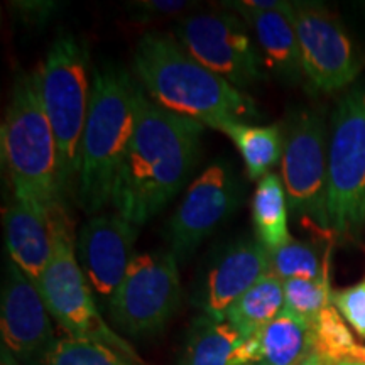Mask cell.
<instances>
[{
  "label": "cell",
  "instance_id": "cb8c5ba5",
  "mask_svg": "<svg viewBox=\"0 0 365 365\" xmlns=\"http://www.w3.org/2000/svg\"><path fill=\"white\" fill-rule=\"evenodd\" d=\"M43 365H144V362L132 360L98 341L65 336L56 339Z\"/></svg>",
  "mask_w": 365,
  "mask_h": 365
},
{
  "label": "cell",
  "instance_id": "ffe728a7",
  "mask_svg": "<svg viewBox=\"0 0 365 365\" xmlns=\"http://www.w3.org/2000/svg\"><path fill=\"white\" fill-rule=\"evenodd\" d=\"M284 312V286L272 271L232 304L225 319L244 339L259 335Z\"/></svg>",
  "mask_w": 365,
  "mask_h": 365
},
{
  "label": "cell",
  "instance_id": "3957f363",
  "mask_svg": "<svg viewBox=\"0 0 365 365\" xmlns=\"http://www.w3.org/2000/svg\"><path fill=\"white\" fill-rule=\"evenodd\" d=\"M137 90L134 78L117 66L97 70L91 80L75 188L80 207L91 215L112 205L118 173L134 135Z\"/></svg>",
  "mask_w": 365,
  "mask_h": 365
},
{
  "label": "cell",
  "instance_id": "484cf974",
  "mask_svg": "<svg viewBox=\"0 0 365 365\" xmlns=\"http://www.w3.org/2000/svg\"><path fill=\"white\" fill-rule=\"evenodd\" d=\"M312 331L313 352L325 355L331 360L349 359L359 346L352 331L346 327V322L333 304L319 313L318 319L313 323Z\"/></svg>",
  "mask_w": 365,
  "mask_h": 365
},
{
  "label": "cell",
  "instance_id": "9a60e30c",
  "mask_svg": "<svg viewBox=\"0 0 365 365\" xmlns=\"http://www.w3.org/2000/svg\"><path fill=\"white\" fill-rule=\"evenodd\" d=\"M271 272V252L257 239H240L218 250L200 287V307L205 314L225 319L240 296Z\"/></svg>",
  "mask_w": 365,
  "mask_h": 365
},
{
  "label": "cell",
  "instance_id": "4fadbf2b",
  "mask_svg": "<svg viewBox=\"0 0 365 365\" xmlns=\"http://www.w3.org/2000/svg\"><path fill=\"white\" fill-rule=\"evenodd\" d=\"M2 346L22 365H43L56 341L51 313L33 279L12 261L6 267L0 308Z\"/></svg>",
  "mask_w": 365,
  "mask_h": 365
},
{
  "label": "cell",
  "instance_id": "ba28073f",
  "mask_svg": "<svg viewBox=\"0 0 365 365\" xmlns=\"http://www.w3.org/2000/svg\"><path fill=\"white\" fill-rule=\"evenodd\" d=\"M281 180L293 215L309 232L333 239L328 220V140L325 117L303 108L284 129Z\"/></svg>",
  "mask_w": 365,
  "mask_h": 365
},
{
  "label": "cell",
  "instance_id": "83f0119b",
  "mask_svg": "<svg viewBox=\"0 0 365 365\" xmlns=\"http://www.w3.org/2000/svg\"><path fill=\"white\" fill-rule=\"evenodd\" d=\"M191 2L185 0H139L129 4L130 11L135 14V19L150 21L156 17H173L185 12Z\"/></svg>",
  "mask_w": 365,
  "mask_h": 365
},
{
  "label": "cell",
  "instance_id": "8992f818",
  "mask_svg": "<svg viewBox=\"0 0 365 365\" xmlns=\"http://www.w3.org/2000/svg\"><path fill=\"white\" fill-rule=\"evenodd\" d=\"M51 220L53 255L36 282L51 318L56 319L68 336L98 341L143 362L134 349L103 322L90 282L76 257V237L63 203L51 208Z\"/></svg>",
  "mask_w": 365,
  "mask_h": 365
},
{
  "label": "cell",
  "instance_id": "44dd1931",
  "mask_svg": "<svg viewBox=\"0 0 365 365\" xmlns=\"http://www.w3.org/2000/svg\"><path fill=\"white\" fill-rule=\"evenodd\" d=\"M287 196L279 175L271 173L257 181L252 198V223L255 239L274 252L293 237L287 228Z\"/></svg>",
  "mask_w": 365,
  "mask_h": 365
},
{
  "label": "cell",
  "instance_id": "e0dca14e",
  "mask_svg": "<svg viewBox=\"0 0 365 365\" xmlns=\"http://www.w3.org/2000/svg\"><path fill=\"white\" fill-rule=\"evenodd\" d=\"M225 6L252 27L266 70L286 83H296L303 76V66L293 21L294 2H282L271 11L247 7L244 2H225Z\"/></svg>",
  "mask_w": 365,
  "mask_h": 365
},
{
  "label": "cell",
  "instance_id": "5bb4252c",
  "mask_svg": "<svg viewBox=\"0 0 365 365\" xmlns=\"http://www.w3.org/2000/svg\"><path fill=\"white\" fill-rule=\"evenodd\" d=\"M139 227L118 213L91 217L76 235V257L95 296L110 301L135 257Z\"/></svg>",
  "mask_w": 365,
  "mask_h": 365
},
{
  "label": "cell",
  "instance_id": "6da1fadb",
  "mask_svg": "<svg viewBox=\"0 0 365 365\" xmlns=\"http://www.w3.org/2000/svg\"><path fill=\"white\" fill-rule=\"evenodd\" d=\"M205 125L154 103L137 90L135 127L113 188L112 207L140 227L182 190L202 153Z\"/></svg>",
  "mask_w": 365,
  "mask_h": 365
},
{
  "label": "cell",
  "instance_id": "9c48e42d",
  "mask_svg": "<svg viewBox=\"0 0 365 365\" xmlns=\"http://www.w3.org/2000/svg\"><path fill=\"white\" fill-rule=\"evenodd\" d=\"M178 259L171 250L137 254L108 301L112 322L130 336H148L166 327L180 307Z\"/></svg>",
  "mask_w": 365,
  "mask_h": 365
},
{
  "label": "cell",
  "instance_id": "52a82bcc",
  "mask_svg": "<svg viewBox=\"0 0 365 365\" xmlns=\"http://www.w3.org/2000/svg\"><path fill=\"white\" fill-rule=\"evenodd\" d=\"M328 220L333 239H357L365 225V85L350 88L331 115Z\"/></svg>",
  "mask_w": 365,
  "mask_h": 365
},
{
  "label": "cell",
  "instance_id": "603a6c76",
  "mask_svg": "<svg viewBox=\"0 0 365 365\" xmlns=\"http://www.w3.org/2000/svg\"><path fill=\"white\" fill-rule=\"evenodd\" d=\"M271 271L281 281L330 277V249L322 255L312 242L291 239L271 252Z\"/></svg>",
  "mask_w": 365,
  "mask_h": 365
},
{
  "label": "cell",
  "instance_id": "f546056e",
  "mask_svg": "<svg viewBox=\"0 0 365 365\" xmlns=\"http://www.w3.org/2000/svg\"><path fill=\"white\" fill-rule=\"evenodd\" d=\"M299 365H335V360L328 359V357H325V355L312 352Z\"/></svg>",
  "mask_w": 365,
  "mask_h": 365
},
{
  "label": "cell",
  "instance_id": "8fae6325",
  "mask_svg": "<svg viewBox=\"0 0 365 365\" xmlns=\"http://www.w3.org/2000/svg\"><path fill=\"white\" fill-rule=\"evenodd\" d=\"M244 198V188L230 163L218 159L182 195L168 223L170 250L178 262L186 261L215 228L227 220Z\"/></svg>",
  "mask_w": 365,
  "mask_h": 365
},
{
  "label": "cell",
  "instance_id": "d4e9b609",
  "mask_svg": "<svg viewBox=\"0 0 365 365\" xmlns=\"http://www.w3.org/2000/svg\"><path fill=\"white\" fill-rule=\"evenodd\" d=\"M282 286H284V309L307 322L309 327H313L323 309L333 304L330 277L287 279L282 281Z\"/></svg>",
  "mask_w": 365,
  "mask_h": 365
},
{
  "label": "cell",
  "instance_id": "2e32d148",
  "mask_svg": "<svg viewBox=\"0 0 365 365\" xmlns=\"http://www.w3.org/2000/svg\"><path fill=\"white\" fill-rule=\"evenodd\" d=\"M51 208L29 195L12 193L4 210L9 257L34 282H38L53 255Z\"/></svg>",
  "mask_w": 365,
  "mask_h": 365
},
{
  "label": "cell",
  "instance_id": "d6986e66",
  "mask_svg": "<svg viewBox=\"0 0 365 365\" xmlns=\"http://www.w3.org/2000/svg\"><path fill=\"white\" fill-rule=\"evenodd\" d=\"M220 132L230 137L245 164L247 176L261 181L282 161L286 134L282 125H254L249 122H228Z\"/></svg>",
  "mask_w": 365,
  "mask_h": 365
},
{
  "label": "cell",
  "instance_id": "30bf717a",
  "mask_svg": "<svg viewBox=\"0 0 365 365\" xmlns=\"http://www.w3.org/2000/svg\"><path fill=\"white\" fill-rule=\"evenodd\" d=\"M175 38L196 61L235 88L245 91L266 78L261 49L245 21L234 14L207 12L185 17L178 21Z\"/></svg>",
  "mask_w": 365,
  "mask_h": 365
},
{
  "label": "cell",
  "instance_id": "7a4b0ae2",
  "mask_svg": "<svg viewBox=\"0 0 365 365\" xmlns=\"http://www.w3.org/2000/svg\"><path fill=\"white\" fill-rule=\"evenodd\" d=\"M134 68L154 103L210 129L259 117L252 97L196 61L171 34H144L135 46Z\"/></svg>",
  "mask_w": 365,
  "mask_h": 365
},
{
  "label": "cell",
  "instance_id": "7c38bea8",
  "mask_svg": "<svg viewBox=\"0 0 365 365\" xmlns=\"http://www.w3.org/2000/svg\"><path fill=\"white\" fill-rule=\"evenodd\" d=\"M293 21L309 83L325 93L352 85L364 61L345 27L325 7L308 2L294 4Z\"/></svg>",
  "mask_w": 365,
  "mask_h": 365
},
{
  "label": "cell",
  "instance_id": "4316f807",
  "mask_svg": "<svg viewBox=\"0 0 365 365\" xmlns=\"http://www.w3.org/2000/svg\"><path fill=\"white\" fill-rule=\"evenodd\" d=\"M331 303L339 309L341 318L352 327V330L365 340V279L345 289L335 291Z\"/></svg>",
  "mask_w": 365,
  "mask_h": 365
},
{
  "label": "cell",
  "instance_id": "ac0fdd59",
  "mask_svg": "<svg viewBox=\"0 0 365 365\" xmlns=\"http://www.w3.org/2000/svg\"><path fill=\"white\" fill-rule=\"evenodd\" d=\"M259 359V335L244 339L227 319L203 314L193 322L180 365H257Z\"/></svg>",
  "mask_w": 365,
  "mask_h": 365
},
{
  "label": "cell",
  "instance_id": "f1b7e54d",
  "mask_svg": "<svg viewBox=\"0 0 365 365\" xmlns=\"http://www.w3.org/2000/svg\"><path fill=\"white\" fill-rule=\"evenodd\" d=\"M16 9L19 11V17L27 24H44L49 22L53 14L58 11V4L54 2H38V0H31V2H19L16 4Z\"/></svg>",
  "mask_w": 365,
  "mask_h": 365
},
{
  "label": "cell",
  "instance_id": "277c9868",
  "mask_svg": "<svg viewBox=\"0 0 365 365\" xmlns=\"http://www.w3.org/2000/svg\"><path fill=\"white\" fill-rule=\"evenodd\" d=\"M0 148L12 193L33 196L48 208L61 203L56 139L34 73H17L0 130Z\"/></svg>",
  "mask_w": 365,
  "mask_h": 365
},
{
  "label": "cell",
  "instance_id": "1f68e13d",
  "mask_svg": "<svg viewBox=\"0 0 365 365\" xmlns=\"http://www.w3.org/2000/svg\"><path fill=\"white\" fill-rule=\"evenodd\" d=\"M335 365H365L360 360H335Z\"/></svg>",
  "mask_w": 365,
  "mask_h": 365
},
{
  "label": "cell",
  "instance_id": "5b68a950",
  "mask_svg": "<svg viewBox=\"0 0 365 365\" xmlns=\"http://www.w3.org/2000/svg\"><path fill=\"white\" fill-rule=\"evenodd\" d=\"M58 148L61 196L76 188L80 145L90 110L88 51L73 34H59L34 71Z\"/></svg>",
  "mask_w": 365,
  "mask_h": 365
},
{
  "label": "cell",
  "instance_id": "4dcf8cb0",
  "mask_svg": "<svg viewBox=\"0 0 365 365\" xmlns=\"http://www.w3.org/2000/svg\"><path fill=\"white\" fill-rule=\"evenodd\" d=\"M0 355H2V365H22L19 360H17L11 352H9L6 346H2V354Z\"/></svg>",
  "mask_w": 365,
  "mask_h": 365
},
{
  "label": "cell",
  "instance_id": "7402d4cb",
  "mask_svg": "<svg viewBox=\"0 0 365 365\" xmlns=\"http://www.w3.org/2000/svg\"><path fill=\"white\" fill-rule=\"evenodd\" d=\"M257 365H299L313 352V331L307 322L284 309L259 333Z\"/></svg>",
  "mask_w": 365,
  "mask_h": 365
}]
</instances>
